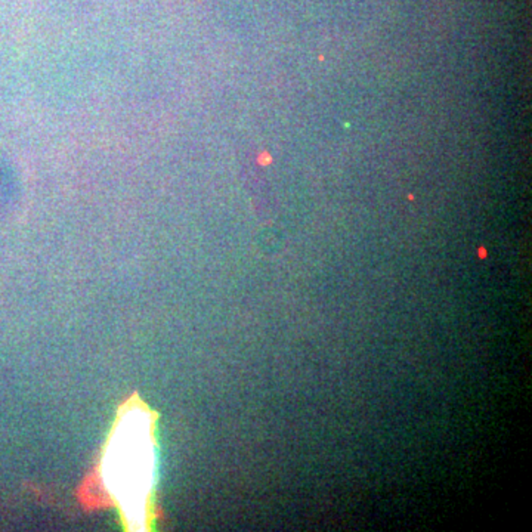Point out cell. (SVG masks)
I'll return each mask as SVG.
<instances>
[{
  "mask_svg": "<svg viewBox=\"0 0 532 532\" xmlns=\"http://www.w3.org/2000/svg\"><path fill=\"white\" fill-rule=\"evenodd\" d=\"M99 500L116 504L127 528L148 529L154 519V415L130 401L120 411L96 473Z\"/></svg>",
  "mask_w": 532,
  "mask_h": 532,
  "instance_id": "cell-1",
  "label": "cell"
}]
</instances>
